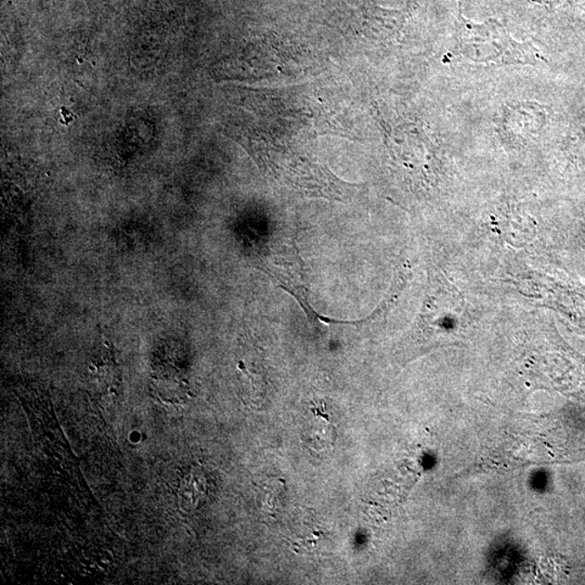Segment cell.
<instances>
[{
    "mask_svg": "<svg viewBox=\"0 0 585 585\" xmlns=\"http://www.w3.org/2000/svg\"><path fill=\"white\" fill-rule=\"evenodd\" d=\"M151 389L155 398L165 404H180L188 395V382L180 372L160 369L151 378Z\"/></svg>",
    "mask_w": 585,
    "mask_h": 585,
    "instance_id": "6da1fadb",
    "label": "cell"
}]
</instances>
